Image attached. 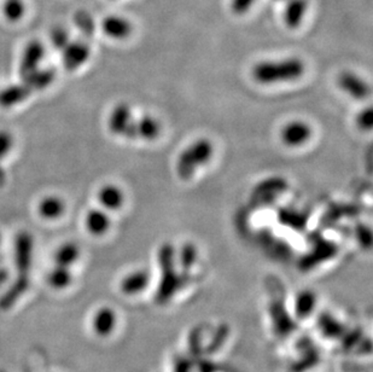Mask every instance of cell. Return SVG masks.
Returning a JSON list of instances; mask_svg holds the SVG:
<instances>
[{
  "mask_svg": "<svg viewBox=\"0 0 373 372\" xmlns=\"http://www.w3.org/2000/svg\"><path fill=\"white\" fill-rule=\"evenodd\" d=\"M152 277L147 269H136L123 275L119 283V290L127 297H136L147 293L152 286Z\"/></svg>",
  "mask_w": 373,
  "mask_h": 372,
  "instance_id": "cell-4",
  "label": "cell"
},
{
  "mask_svg": "<svg viewBox=\"0 0 373 372\" xmlns=\"http://www.w3.org/2000/svg\"><path fill=\"white\" fill-rule=\"evenodd\" d=\"M97 201L106 212H117L125 204V193L115 184H106L98 190Z\"/></svg>",
  "mask_w": 373,
  "mask_h": 372,
  "instance_id": "cell-14",
  "label": "cell"
},
{
  "mask_svg": "<svg viewBox=\"0 0 373 372\" xmlns=\"http://www.w3.org/2000/svg\"><path fill=\"white\" fill-rule=\"evenodd\" d=\"M133 119L134 116H133L131 107L125 102L117 103L109 112L106 126L111 134L117 137H123Z\"/></svg>",
  "mask_w": 373,
  "mask_h": 372,
  "instance_id": "cell-10",
  "label": "cell"
},
{
  "mask_svg": "<svg viewBox=\"0 0 373 372\" xmlns=\"http://www.w3.org/2000/svg\"><path fill=\"white\" fill-rule=\"evenodd\" d=\"M6 278H8V275H6L5 271H0V286L5 283L4 281H6Z\"/></svg>",
  "mask_w": 373,
  "mask_h": 372,
  "instance_id": "cell-30",
  "label": "cell"
},
{
  "mask_svg": "<svg viewBox=\"0 0 373 372\" xmlns=\"http://www.w3.org/2000/svg\"><path fill=\"white\" fill-rule=\"evenodd\" d=\"M85 227L93 237H103L110 230V215L103 208L90 209L85 215Z\"/></svg>",
  "mask_w": 373,
  "mask_h": 372,
  "instance_id": "cell-16",
  "label": "cell"
},
{
  "mask_svg": "<svg viewBox=\"0 0 373 372\" xmlns=\"http://www.w3.org/2000/svg\"><path fill=\"white\" fill-rule=\"evenodd\" d=\"M282 10L284 25L290 29H296L302 25L304 17L307 15L308 0H285Z\"/></svg>",
  "mask_w": 373,
  "mask_h": 372,
  "instance_id": "cell-17",
  "label": "cell"
},
{
  "mask_svg": "<svg viewBox=\"0 0 373 372\" xmlns=\"http://www.w3.org/2000/svg\"><path fill=\"white\" fill-rule=\"evenodd\" d=\"M161 123L150 115H144L141 119H133L130 127L127 128L123 138L127 139H141L152 142L160 137L161 134Z\"/></svg>",
  "mask_w": 373,
  "mask_h": 372,
  "instance_id": "cell-7",
  "label": "cell"
},
{
  "mask_svg": "<svg viewBox=\"0 0 373 372\" xmlns=\"http://www.w3.org/2000/svg\"><path fill=\"white\" fill-rule=\"evenodd\" d=\"M56 77V71L53 68H38L36 71L31 73L29 75L23 77L22 82L28 87L31 91H41L46 87L50 86Z\"/></svg>",
  "mask_w": 373,
  "mask_h": 372,
  "instance_id": "cell-20",
  "label": "cell"
},
{
  "mask_svg": "<svg viewBox=\"0 0 373 372\" xmlns=\"http://www.w3.org/2000/svg\"><path fill=\"white\" fill-rule=\"evenodd\" d=\"M276 1H285V0H276Z\"/></svg>",
  "mask_w": 373,
  "mask_h": 372,
  "instance_id": "cell-32",
  "label": "cell"
},
{
  "mask_svg": "<svg viewBox=\"0 0 373 372\" xmlns=\"http://www.w3.org/2000/svg\"><path fill=\"white\" fill-rule=\"evenodd\" d=\"M8 182V173H6V169L0 164V188H4Z\"/></svg>",
  "mask_w": 373,
  "mask_h": 372,
  "instance_id": "cell-29",
  "label": "cell"
},
{
  "mask_svg": "<svg viewBox=\"0 0 373 372\" xmlns=\"http://www.w3.org/2000/svg\"><path fill=\"white\" fill-rule=\"evenodd\" d=\"M318 295L314 290L303 289L296 293L293 299V313L300 321H307L318 308Z\"/></svg>",
  "mask_w": 373,
  "mask_h": 372,
  "instance_id": "cell-12",
  "label": "cell"
},
{
  "mask_svg": "<svg viewBox=\"0 0 373 372\" xmlns=\"http://www.w3.org/2000/svg\"><path fill=\"white\" fill-rule=\"evenodd\" d=\"M197 258V250L193 245H184L180 253V262L184 267H191Z\"/></svg>",
  "mask_w": 373,
  "mask_h": 372,
  "instance_id": "cell-26",
  "label": "cell"
},
{
  "mask_svg": "<svg viewBox=\"0 0 373 372\" xmlns=\"http://www.w3.org/2000/svg\"><path fill=\"white\" fill-rule=\"evenodd\" d=\"M337 84L342 91L346 92L354 99H365L371 93V87L363 77L353 72H343L339 74Z\"/></svg>",
  "mask_w": 373,
  "mask_h": 372,
  "instance_id": "cell-11",
  "label": "cell"
},
{
  "mask_svg": "<svg viewBox=\"0 0 373 372\" xmlns=\"http://www.w3.org/2000/svg\"><path fill=\"white\" fill-rule=\"evenodd\" d=\"M257 0H231L230 8L234 15H247L256 4Z\"/></svg>",
  "mask_w": 373,
  "mask_h": 372,
  "instance_id": "cell-25",
  "label": "cell"
},
{
  "mask_svg": "<svg viewBox=\"0 0 373 372\" xmlns=\"http://www.w3.org/2000/svg\"><path fill=\"white\" fill-rule=\"evenodd\" d=\"M119 325V314L117 310L110 306L97 308L91 319L92 332L101 338H108L117 332Z\"/></svg>",
  "mask_w": 373,
  "mask_h": 372,
  "instance_id": "cell-8",
  "label": "cell"
},
{
  "mask_svg": "<svg viewBox=\"0 0 373 372\" xmlns=\"http://www.w3.org/2000/svg\"><path fill=\"white\" fill-rule=\"evenodd\" d=\"M373 114L372 109L368 107L363 109V112H360L357 118V123L359 128L363 131H370L372 128Z\"/></svg>",
  "mask_w": 373,
  "mask_h": 372,
  "instance_id": "cell-28",
  "label": "cell"
},
{
  "mask_svg": "<svg viewBox=\"0 0 373 372\" xmlns=\"http://www.w3.org/2000/svg\"><path fill=\"white\" fill-rule=\"evenodd\" d=\"M214 150V144L208 138H198L192 142L178 156L176 164L178 177L182 180L192 178L197 169H201L212 160Z\"/></svg>",
  "mask_w": 373,
  "mask_h": 372,
  "instance_id": "cell-3",
  "label": "cell"
},
{
  "mask_svg": "<svg viewBox=\"0 0 373 372\" xmlns=\"http://www.w3.org/2000/svg\"><path fill=\"white\" fill-rule=\"evenodd\" d=\"M66 201L57 195L44 196L36 206V212L39 216L47 221L61 219L66 214Z\"/></svg>",
  "mask_w": 373,
  "mask_h": 372,
  "instance_id": "cell-15",
  "label": "cell"
},
{
  "mask_svg": "<svg viewBox=\"0 0 373 372\" xmlns=\"http://www.w3.org/2000/svg\"><path fill=\"white\" fill-rule=\"evenodd\" d=\"M45 53V46L40 41L33 40L25 45L20 60V75L22 79L40 68Z\"/></svg>",
  "mask_w": 373,
  "mask_h": 372,
  "instance_id": "cell-9",
  "label": "cell"
},
{
  "mask_svg": "<svg viewBox=\"0 0 373 372\" xmlns=\"http://www.w3.org/2000/svg\"><path fill=\"white\" fill-rule=\"evenodd\" d=\"M3 14L6 20L10 22H17L25 15V5L22 0H6L3 5Z\"/></svg>",
  "mask_w": 373,
  "mask_h": 372,
  "instance_id": "cell-22",
  "label": "cell"
},
{
  "mask_svg": "<svg viewBox=\"0 0 373 372\" xmlns=\"http://www.w3.org/2000/svg\"><path fill=\"white\" fill-rule=\"evenodd\" d=\"M31 92L23 82L4 87L3 90H0V108L11 109L19 106L29 97Z\"/></svg>",
  "mask_w": 373,
  "mask_h": 372,
  "instance_id": "cell-18",
  "label": "cell"
},
{
  "mask_svg": "<svg viewBox=\"0 0 373 372\" xmlns=\"http://www.w3.org/2000/svg\"><path fill=\"white\" fill-rule=\"evenodd\" d=\"M101 32L108 38L114 39V40H125L128 36H131L132 32H133V26H132L130 20H127L126 17L119 15H109L101 21Z\"/></svg>",
  "mask_w": 373,
  "mask_h": 372,
  "instance_id": "cell-13",
  "label": "cell"
},
{
  "mask_svg": "<svg viewBox=\"0 0 373 372\" xmlns=\"http://www.w3.org/2000/svg\"><path fill=\"white\" fill-rule=\"evenodd\" d=\"M62 64L68 72H75L85 66L91 57V47L84 40L71 41L62 50Z\"/></svg>",
  "mask_w": 373,
  "mask_h": 372,
  "instance_id": "cell-6",
  "label": "cell"
},
{
  "mask_svg": "<svg viewBox=\"0 0 373 372\" xmlns=\"http://www.w3.org/2000/svg\"><path fill=\"white\" fill-rule=\"evenodd\" d=\"M74 275L69 267L53 266V269L47 275V283L55 290H64L73 284Z\"/></svg>",
  "mask_w": 373,
  "mask_h": 372,
  "instance_id": "cell-21",
  "label": "cell"
},
{
  "mask_svg": "<svg viewBox=\"0 0 373 372\" xmlns=\"http://www.w3.org/2000/svg\"><path fill=\"white\" fill-rule=\"evenodd\" d=\"M76 25L80 28L81 32H84L86 34L91 36L95 32V26L92 23L91 17L86 12H79L75 16Z\"/></svg>",
  "mask_w": 373,
  "mask_h": 372,
  "instance_id": "cell-27",
  "label": "cell"
},
{
  "mask_svg": "<svg viewBox=\"0 0 373 372\" xmlns=\"http://www.w3.org/2000/svg\"><path fill=\"white\" fill-rule=\"evenodd\" d=\"M81 256V249L76 242H64L62 243L53 255V264L58 266L69 267L75 265Z\"/></svg>",
  "mask_w": 373,
  "mask_h": 372,
  "instance_id": "cell-19",
  "label": "cell"
},
{
  "mask_svg": "<svg viewBox=\"0 0 373 372\" xmlns=\"http://www.w3.org/2000/svg\"><path fill=\"white\" fill-rule=\"evenodd\" d=\"M34 237L28 231H21L14 240V264L16 278L0 295V311H9L20 301L31 286Z\"/></svg>",
  "mask_w": 373,
  "mask_h": 372,
  "instance_id": "cell-1",
  "label": "cell"
},
{
  "mask_svg": "<svg viewBox=\"0 0 373 372\" xmlns=\"http://www.w3.org/2000/svg\"><path fill=\"white\" fill-rule=\"evenodd\" d=\"M0 372H8L6 370H4V369H0Z\"/></svg>",
  "mask_w": 373,
  "mask_h": 372,
  "instance_id": "cell-31",
  "label": "cell"
},
{
  "mask_svg": "<svg viewBox=\"0 0 373 372\" xmlns=\"http://www.w3.org/2000/svg\"><path fill=\"white\" fill-rule=\"evenodd\" d=\"M51 45L55 47L56 50L62 51L69 42H71V36L64 28L62 27H56L53 31L51 32Z\"/></svg>",
  "mask_w": 373,
  "mask_h": 372,
  "instance_id": "cell-23",
  "label": "cell"
},
{
  "mask_svg": "<svg viewBox=\"0 0 373 372\" xmlns=\"http://www.w3.org/2000/svg\"><path fill=\"white\" fill-rule=\"evenodd\" d=\"M15 147V138L9 131L0 129V164L10 155Z\"/></svg>",
  "mask_w": 373,
  "mask_h": 372,
  "instance_id": "cell-24",
  "label": "cell"
},
{
  "mask_svg": "<svg viewBox=\"0 0 373 372\" xmlns=\"http://www.w3.org/2000/svg\"><path fill=\"white\" fill-rule=\"evenodd\" d=\"M306 66L296 57L276 61L258 62L252 66V77L260 85H274L296 82L303 77Z\"/></svg>",
  "mask_w": 373,
  "mask_h": 372,
  "instance_id": "cell-2",
  "label": "cell"
},
{
  "mask_svg": "<svg viewBox=\"0 0 373 372\" xmlns=\"http://www.w3.org/2000/svg\"><path fill=\"white\" fill-rule=\"evenodd\" d=\"M312 137V126L303 120H293L284 125L280 131L282 144L288 148H300L307 144Z\"/></svg>",
  "mask_w": 373,
  "mask_h": 372,
  "instance_id": "cell-5",
  "label": "cell"
}]
</instances>
